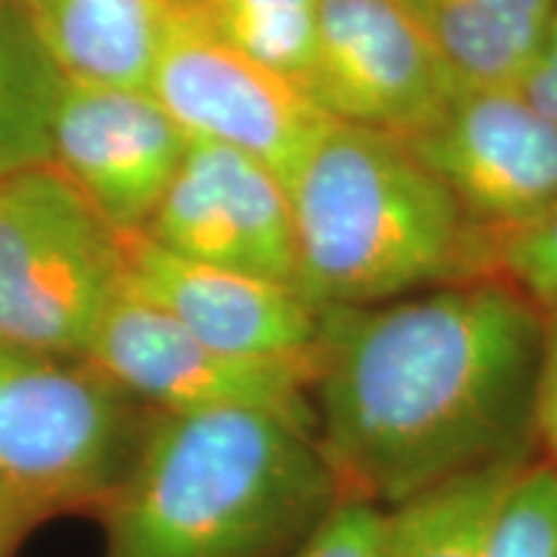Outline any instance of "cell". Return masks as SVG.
Instances as JSON below:
<instances>
[{
    "label": "cell",
    "instance_id": "cell-1",
    "mask_svg": "<svg viewBox=\"0 0 557 557\" xmlns=\"http://www.w3.org/2000/svg\"><path fill=\"white\" fill-rule=\"evenodd\" d=\"M545 312L498 274L320 310L310 398L341 496L393 508L532 451Z\"/></svg>",
    "mask_w": 557,
    "mask_h": 557
},
{
    "label": "cell",
    "instance_id": "cell-2",
    "mask_svg": "<svg viewBox=\"0 0 557 557\" xmlns=\"http://www.w3.org/2000/svg\"><path fill=\"white\" fill-rule=\"evenodd\" d=\"M338 498L315 434L284 418L152 413L99 508L101 557H289Z\"/></svg>",
    "mask_w": 557,
    "mask_h": 557
},
{
    "label": "cell",
    "instance_id": "cell-3",
    "mask_svg": "<svg viewBox=\"0 0 557 557\" xmlns=\"http://www.w3.org/2000/svg\"><path fill=\"white\" fill-rule=\"evenodd\" d=\"M287 194L297 292L318 310L364 308L493 274L487 235L389 132L336 120Z\"/></svg>",
    "mask_w": 557,
    "mask_h": 557
},
{
    "label": "cell",
    "instance_id": "cell-4",
    "mask_svg": "<svg viewBox=\"0 0 557 557\" xmlns=\"http://www.w3.org/2000/svg\"><path fill=\"white\" fill-rule=\"evenodd\" d=\"M152 413L88 359L0 346V483L39 519L99 513Z\"/></svg>",
    "mask_w": 557,
    "mask_h": 557
},
{
    "label": "cell",
    "instance_id": "cell-5",
    "mask_svg": "<svg viewBox=\"0 0 557 557\" xmlns=\"http://www.w3.org/2000/svg\"><path fill=\"white\" fill-rule=\"evenodd\" d=\"M120 287L116 230L58 165L0 176V346L83 359Z\"/></svg>",
    "mask_w": 557,
    "mask_h": 557
},
{
    "label": "cell",
    "instance_id": "cell-6",
    "mask_svg": "<svg viewBox=\"0 0 557 557\" xmlns=\"http://www.w3.org/2000/svg\"><path fill=\"white\" fill-rule=\"evenodd\" d=\"M83 359L156 413L261 410L315 434L310 398L315 348L305 357L222 351L124 284Z\"/></svg>",
    "mask_w": 557,
    "mask_h": 557
},
{
    "label": "cell",
    "instance_id": "cell-7",
    "mask_svg": "<svg viewBox=\"0 0 557 557\" xmlns=\"http://www.w3.org/2000/svg\"><path fill=\"white\" fill-rule=\"evenodd\" d=\"M148 90L186 135L246 152L284 189L336 122L299 83L209 32L191 0L173 11Z\"/></svg>",
    "mask_w": 557,
    "mask_h": 557
},
{
    "label": "cell",
    "instance_id": "cell-8",
    "mask_svg": "<svg viewBox=\"0 0 557 557\" xmlns=\"http://www.w3.org/2000/svg\"><path fill=\"white\" fill-rule=\"evenodd\" d=\"M400 139L485 235L557 205V124L517 86L459 88L426 127Z\"/></svg>",
    "mask_w": 557,
    "mask_h": 557
},
{
    "label": "cell",
    "instance_id": "cell-9",
    "mask_svg": "<svg viewBox=\"0 0 557 557\" xmlns=\"http://www.w3.org/2000/svg\"><path fill=\"white\" fill-rule=\"evenodd\" d=\"M305 90L333 120L406 137L447 107L459 83L406 0H318Z\"/></svg>",
    "mask_w": 557,
    "mask_h": 557
},
{
    "label": "cell",
    "instance_id": "cell-10",
    "mask_svg": "<svg viewBox=\"0 0 557 557\" xmlns=\"http://www.w3.org/2000/svg\"><path fill=\"white\" fill-rule=\"evenodd\" d=\"M186 259L297 289L289 194L259 160L189 137L184 160L143 227Z\"/></svg>",
    "mask_w": 557,
    "mask_h": 557
},
{
    "label": "cell",
    "instance_id": "cell-11",
    "mask_svg": "<svg viewBox=\"0 0 557 557\" xmlns=\"http://www.w3.org/2000/svg\"><path fill=\"white\" fill-rule=\"evenodd\" d=\"M189 135L148 88L65 78L52 163L114 230H139L169 189Z\"/></svg>",
    "mask_w": 557,
    "mask_h": 557
},
{
    "label": "cell",
    "instance_id": "cell-12",
    "mask_svg": "<svg viewBox=\"0 0 557 557\" xmlns=\"http://www.w3.org/2000/svg\"><path fill=\"white\" fill-rule=\"evenodd\" d=\"M122 284L194 336L243 357H305L320 310L289 284L212 267L163 248L143 230H116Z\"/></svg>",
    "mask_w": 557,
    "mask_h": 557
},
{
    "label": "cell",
    "instance_id": "cell-13",
    "mask_svg": "<svg viewBox=\"0 0 557 557\" xmlns=\"http://www.w3.org/2000/svg\"><path fill=\"white\" fill-rule=\"evenodd\" d=\"M62 78L148 88L181 0H13Z\"/></svg>",
    "mask_w": 557,
    "mask_h": 557
},
{
    "label": "cell",
    "instance_id": "cell-14",
    "mask_svg": "<svg viewBox=\"0 0 557 557\" xmlns=\"http://www.w3.org/2000/svg\"><path fill=\"white\" fill-rule=\"evenodd\" d=\"M459 88L517 86L557 0H406Z\"/></svg>",
    "mask_w": 557,
    "mask_h": 557
},
{
    "label": "cell",
    "instance_id": "cell-15",
    "mask_svg": "<svg viewBox=\"0 0 557 557\" xmlns=\"http://www.w3.org/2000/svg\"><path fill=\"white\" fill-rule=\"evenodd\" d=\"M529 459H498L385 508L382 557H485L496 508Z\"/></svg>",
    "mask_w": 557,
    "mask_h": 557
},
{
    "label": "cell",
    "instance_id": "cell-16",
    "mask_svg": "<svg viewBox=\"0 0 557 557\" xmlns=\"http://www.w3.org/2000/svg\"><path fill=\"white\" fill-rule=\"evenodd\" d=\"M62 73L13 0H0V176L52 163Z\"/></svg>",
    "mask_w": 557,
    "mask_h": 557
},
{
    "label": "cell",
    "instance_id": "cell-17",
    "mask_svg": "<svg viewBox=\"0 0 557 557\" xmlns=\"http://www.w3.org/2000/svg\"><path fill=\"white\" fill-rule=\"evenodd\" d=\"M222 41L305 88L315 54L318 0H191Z\"/></svg>",
    "mask_w": 557,
    "mask_h": 557
},
{
    "label": "cell",
    "instance_id": "cell-18",
    "mask_svg": "<svg viewBox=\"0 0 557 557\" xmlns=\"http://www.w3.org/2000/svg\"><path fill=\"white\" fill-rule=\"evenodd\" d=\"M485 557H557V468L529 459L493 517Z\"/></svg>",
    "mask_w": 557,
    "mask_h": 557
},
{
    "label": "cell",
    "instance_id": "cell-19",
    "mask_svg": "<svg viewBox=\"0 0 557 557\" xmlns=\"http://www.w3.org/2000/svg\"><path fill=\"white\" fill-rule=\"evenodd\" d=\"M491 271L537 308H557V205L524 225L487 235Z\"/></svg>",
    "mask_w": 557,
    "mask_h": 557
},
{
    "label": "cell",
    "instance_id": "cell-20",
    "mask_svg": "<svg viewBox=\"0 0 557 557\" xmlns=\"http://www.w3.org/2000/svg\"><path fill=\"white\" fill-rule=\"evenodd\" d=\"M385 508L341 496L289 557H382Z\"/></svg>",
    "mask_w": 557,
    "mask_h": 557
},
{
    "label": "cell",
    "instance_id": "cell-21",
    "mask_svg": "<svg viewBox=\"0 0 557 557\" xmlns=\"http://www.w3.org/2000/svg\"><path fill=\"white\" fill-rule=\"evenodd\" d=\"M534 438L557 468V308L545 310V336L534 387Z\"/></svg>",
    "mask_w": 557,
    "mask_h": 557
},
{
    "label": "cell",
    "instance_id": "cell-22",
    "mask_svg": "<svg viewBox=\"0 0 557 557\" xmlns=\"http://www.w3.org/2000/svg\"><path fill=\"white\" fill-rule=\"evenodd\" d=\"M517 88L540 114H545L549 122L557 124V11L549 21L537 58L524 70Z\"/></svg>",
    "mask_w": 557,
    "mask_h": 557
},
{
    "label": "cell",
    "instance_id": "cell-23",
    "mask_svg": "<svg viewBox=\"0 0 557 557\" xmlns=\"http://www.w3.org/2000/svg\"><path fill=\"white\" fill-rule=\"evenodd\" d=\"M39 517L18 496L0 483V557H13Z\"/></svg>",
    "mask_w": 557,
    "mask_h": 557
}]
</instances>
